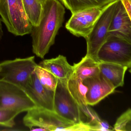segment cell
<instances>
[{
    "mask_svg": "<svg viewBox=\"0 0 131 131\" xmlns=\"http://www.w3.org/2000/svg\"><path fill=\"white\" fill-rule=\"evenodd\" d=\"M65 8L58 0H47L38 25L33 26L30 34L32 50L37 57L43 58L54 44L56 36L64 21Z\"/></svg>",
    "mask_w": 131,
    "mask_h": 131,
    "instance_id": "obj_1",
    "label": "cell"
},
{
    "mask_svg": "<svg viewBox=\"0 0 131 131\" xmlns=\"http://www.w3.org/2000/svg\"><path fill=\"white\" fill-rule=\"evenodd\" d=\"M37 65L34 56L2 62L0 63V81L10 83L24 90L31 80Z\"/></svg>",
    "mask_w": 131,
    "mask_h": 131,
    "instance_id": "obj_2",
    "label": "cell"
},
{
    "mask_svg": "<svg viewBox=\"0 0 131 131\" xmlns=\"http://www.w3.org/2000/svg\"><path fill=\"white\" fill-rule=\"evenodd\" d=\"M0 15L8 31L13 34H30L33 26L26 15L22 0H0Z\"/></svg>",
    "mask_w": 131,
    "mask_h": 131,
    "instance_id": "obj_3",
    "label": "cell"
},
{
    "mask_svg": "<svg viewBox=\"0 0 131 131\" xmlns=\"http://www.w3.org/2000/svg\"><path fill=\"white\" fill-rule=\"evenodd\" d=\"M27 112L23 123L31 131L41 128L44 131H69L74 124L53 111L36 107Z\"/></svg>",
    "mask_w": 131,
    "mask_h": 131,
    "instance_id": "obj_4",
    "label": "cell"
},
{
    "mask_svg": "<svg viewBox=\"0 0 131 131\" xmlns=\"http://www.w3.org/2000/svg\"><path fill=\"white\" fill-rule=\"evenodd\" d=\"M117 1H113L105 7L92 31L85 38L87 44L86 55L98 61V52L107 39L108 30Z\"/></svg>",
    "mask_w": 131,
    "mask_h": 131,
    "instance_id": "obj_5",
    "label": "cell"
},
{
    "mask_svg": "<svg viewBox=\"0 0 131 131\" xmlns=\"http://www.w3.org/2000/svg\"><path fill=\"white\" fill-rule=\"evenodd\" d=\"M67 82L58 80L54 93V111L73 124L87 123L80 107L68 89Z\"/></svg>",
    "mask_w": 131,
    "mask_h": 131,
    "instance_id": "obj_6",
    "label": "cell"
},
{
    "mask_svg": "<svg viewBox=\"0 0 131 131\" xmlns=\"http://www.w3.org/2000/svg\"><path fill=\"white\" fill-rule=\"evenodd\" d=\"M97 58L100 62L129 68L131 65V43L119 38L109 37L99 51Z\"/></svg>",
    "mask_w": 131,
    "mask_h": 131,
    "instance_id": "obj_7",
    "label": "cell"
},
{
    "mask_svg": "<svg viewBox=\"0 0 131 131\" xmlns=\"http://www.w3.org/2000/svg\"><path fill=\"white\" fill-rule=\"evenodd\" d=\"M36 107L22 88L10 83L0 81L1 109L12 110L20 114Z\"/></svg>",
    "mask_w": 131,
    "mask_h": 131,
    "instance_id": "obj_8",
    "label": "cell"
},
{
    "mask_svg": "<svg viewBox=\"0 0 131 131\" xmlns=\"http://www.w3.org/2000/svg\"><path fill=\"white\" fill-rule=\"evenodd\" d=\"M105 7L90 8L72 13L66 24V28L73 35L85 38L92 31Z\"/></svg>",
    "mask_w": 131,
    "mask_h": 131,
    "instance_id": "obj_9",
    "label": "cell"
},
{
    "mask_svg": "<svg viewBox=\"0 0 131 131\" xmlns=\"http://www.w3.org/2000/svg\"><path fill=\"white\" fill-rule=\"evenodd\" d=\"M67 86L70 94L80 107L86 123L101 131V122L102 120L87 104L86 96L88 88L84 84L83 80L79 78L73 72L67 81Z\"/></svg>",
    "mask_w": 131,
    "mask_h": 131,
    "instance_id": "obj_10",
    "label": "cell"
},
{
    "mask_svg": "<svg viewBox=\"0 0 131 131\" xmlns=\"http://www.w3.org/2000/svg\"><path fill=\"white\" fill-rule=\"evenodd\" d=\"M131 43V20L121 0H118L108 34Z\"/></svg>",
    "mask_w": 131,
    "mask_h": 131,
    "instance_id": "obj_11",
    "label": "cell"
},
{
    "mask_svg": "<svg viewBox=\"0 0 131 131\" xmlns=\"http://www.w3.org/2000/svg\"><path fill=\"white\" fill-rule=\"evenodd\" d=\"M88 87L86 100L89 105L93 106L114 92L115 88L101 74L83 80Z\"/></svg>",
    "mask_w": 131,
    "mask_h": 131,
    "instance_id": "obj_12",
    "label": "cell"
},
{
    "mask_svg": "<svg viewBox=\"0 0 131 131\" xmlns=\"http://www.w3.org/2000/svg\"><path fill=\"white\" fill-rule=\"evenodd\" d=\"M37 107L54 111V92L49 90L40 83L35 73L32 75L31 80L24 89Z\"/></svg>",
    "mask_w": 131,
    "mask_h": 131,
    "instance_id": "obj_13",
    "label": "cell"
},
{
    "mask_svg": "<svg viewBox=\"0 0 131 131\" xmlns=\"http://www.w3.org/2000/svg\"><path fill=\"white\" fill-rule=\"evenodd\" d=\"M39 65L61 81L67 82L74 72L73 66L69 64L66 57L60 55L55 58L43 60Z\"/></svg>",
    "mask_w": 131,
    "mask_h": 131,
    "instance_id": "obj_14",
    "label": "cell"
},
{
    "mask_svg": "<svg viewBox=\"0 0 131 131\" xmlns=\"http://www.w3.org/2000/svg\"><path fill=\"white\" fill-rule=\"evenodd\" d=\"M99 68L101 74L115 89L124 85L128 67L113 63L100 62Z\"/></svg>",
    "mask_w": 131,
    "mask_h": 131,
    "instance_id": "obj_15",
    "label": "cell"
},
{
    "mask_svg": "<svg viewBox=\"0 0 131 131\" xmlns=\"http://www.w3.org/2000/svg\"><path fill=\"white\" fill-rule=\"evenodd\" d=\"M99 63V62L85 55L80 62L74 64V73L82 80L96 76L100 74Z\"/></svg>",
    "mask_w": 131,
    "mask_h": 131,
    "instance_id": "obj_16",
    "label": "cell"
},
{
    "mask_svg": "<svg viewBox=\"0 0 131 131\" xmlns=\"http://www.w3.org/2000/svg\"><path fill=\"white\" fill-rule=\"evenodd\" d=\"M114 0H60L72 14L95 7H104Z\"/></svg>",
    "mask_w": 131,
    "mask_h": 131,
    "instance_id": "obj_17",
    "label": "cell"
},
{
    "mask_svg": "<svg viewBox=\"0 0 131 131\" xmlns=\"http://www.w3.org/2000/svg\"><path fill=\"white\" fill-rule=\"evenodd\" d=\"M26 15L33 26L38 25L43 10V4L39 0H22Z\"/></svg>",
    "mask_w": 131,
    "mask_h": 131,
    "instance_id": "obj_18",
    "label": "cell"
},
{
    "mask_svg": "<svg viewBox=\"0 0 131 131\" xmlns=\"http://www.w3.org/2000/svg\"><path fill=\"white\" fill-rule=\"evenodd\" d=\"M35 73L40 83L45 88L51 91H55L58 79L49 71L40 65H38Z\"/></svg>",
    "mask_w": 131,
    "mask_h": 131,
    "instance_id": "obj_19",
    "label": "cell"
},
{
    "mask_svg": "<svg viewBox=\"0 0 131 131\" xmlns=\"http://www.w3.org/2000/svg\"><path fill=\"white\" fill-rule=\"evenodd\" d=\"M19 114L15 111L0 108V126L13 127L15 124V119Z\"/></svg>",
    "mask_w": 131,
    "mask_h": 131,
    "instance_id": "obj_20",
    "label": "cell"
},
{
    "mask_svg": "<svg viewBox=\"0 0 131 131\" xmlns=\"http://www.w3.org/2000/svg\"><path fill=\"white\" fill-rule=\"evenodd\" d=\"M114 129L117 131H131V109H128L118 118Z\"/></svg>",
    "mask_w": 131,
    "mask_h": 131,
    "instance_id": "obj_21",
    "label": "cell"
},
{
    "mask_svg": "<svg viewBox=\"0 0 131 131\" xmlns=\"http://www.w3.org/2000/svg\"><path fill=\"white\" fill-rule=\"evenodd\" d=\"M2 21L1 18H0V41L2 38V37L3 35V31L2 30Z\"/></svg>",
    "mask_w": 131,
    "mask_h": 131,
    "instance_id": "obj_22",
    "label": "cell"
},
{
    "mask_svg": "<svg viewBox=\"0 0 131 131\" xmlns=\"http://www.w3.org/2000/svg\"><path fill=\"white\" fill-rule=\"evenodd\" d=\"M42 4H43L47 0H39Z\"/></svg>",
    "mask_w": 131,
    "mask_h": 131,
    "instance_id": "obj_23",
    "label": "cell"
},
{
    "mask_svg": "<svg viewBox=\"0 0 131 131\" xmlns=\"http://www.w3.org/2000/svg\"><path fill=\"white\" fill-rule=\"evenodd\" d=\"M129 72H130V73L131 74V65L130 66V67H129Z\"/></svg>",
    "mask_w": 131,
    "mask_h": 131,
    "instance_id": "obj_24",
    "label": "cell"
}]
</instances>
